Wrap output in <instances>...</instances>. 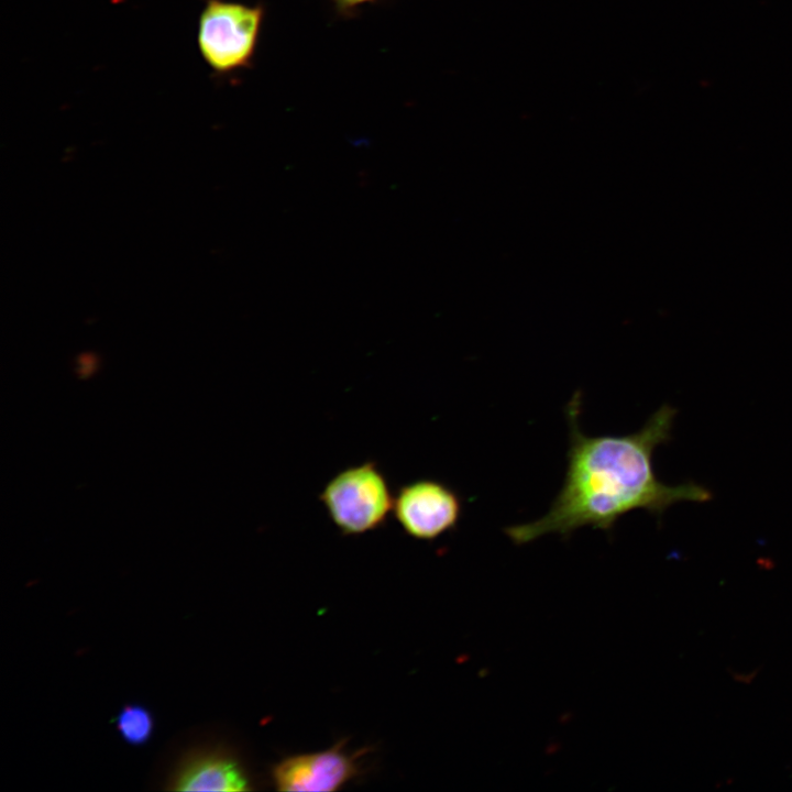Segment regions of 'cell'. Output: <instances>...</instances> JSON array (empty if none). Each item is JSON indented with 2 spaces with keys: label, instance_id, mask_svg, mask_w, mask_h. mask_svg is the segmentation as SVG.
<instances>
[{
  "label": "cell",
  "instance_id": "obj_5",
  "mask_svg": "<svg viewBox=\"0 0 792 792\" xmlns=\"http://www.w3.org/2000/svg\"><path fill=\"white\" fill-rule=\"evenodd\" d=\"M362 755L349 752L345 740H340L326 750L280 759L270 777L278 791H334L360 776Z\"/></svg>",
  "mask_w": 792,
  "mask_h": 792
},
{
  "label": "cell",
  "instance_id": "obj_8",
  "mask_svg": "<svg viewBox=\"0 0 792 792\" xmlns=\"http://www.w3.org/2000/svg\"><path fill=\"white\" fill-rule=\"evenodd\" d=\"M340 9L349 10L375 0H333Z\"/></svg>",
  "mask_w": 792,
  "mask_h": 792
},
{
  "label": "cell",
  "instance_id": "obj_3",
  "mask_svg": "<svg viewBox=\"0 0 792 792\" xmlns=\"http://www.w3.org/2000/svg\"><path fill=\"white\" fill-rule=\"evenodd\" d=\"M319 499L344 536L380 528L393 513L394 495L377 464L366 461L346 468L327 482Z\"/></svg>",
  "mask_w": 792,
  "mask_h": 792
},
{
  "label": "cell",
  "instance_id": "obj_4",
  "mask_svg": "<svg viewBox=\"0 0 792 792\" xmlns=\"http://www.w3.org/2000/svg\"><path fill=\"white\" fill-rule=\"evenodd\" d=\"M393 514L408 536L433 540L457 527L462 499L449 485L421 479L399 487L394 496Z\"/></svg>",
  "mask_w": 792,
  "mask_h": 792
},
{
  "label": "cell",
  "instance_id": "obj_7",
  "mask_svg": "<svg viewBox=\"0 0 792 792\" xmlns=\"http://www.w3.org/2000/svg\"><path fill=\"white\" fill-rule=\"evenodd\" d=\"M114 722L123 740L133 746L144 745L153 734V716L147 708L140 704L123 706Z\"/></svg>",
  "mask_w": 792,
  "mask_h": 792
},
{
  "label": "cell",
  "instance_id": "obj_1",
  "mask_svg": "<svg viewBox=\"0 0 792 792\" xmlns=\"http://www.w3.org/2000/svg\"><path fill=\"white\" fill-rule=\"evenodd\" d=\"M565 413L570 446L562 487L542 517L504 529L515 544L550 534L568 538L585 526L609 531L624 515L636 509L661 517L676 503L712 499L711 491L703 485L694 482L669 485L654 472L653 452L671 438L674 407L662 405L641 429L624 436L584 435L579 422V391Z\"/></svg>",
  "mask_w": 792,
  "mask_h": 792
},
{
  "label": "cell",
  "instance_id": "obj_2",
  "mask_svg": "<svg viewBox=\"0 0 792 792\" xmlns=\"http://www.w3.org/2000/svg\"><path fill=\"white\" fill-rule=\"evenodd\" d=\"M264 8L232 0H205L197 20L199 55L213 76L248 68L254 58Z\"/></svg>",
  "mask_w": 792,
  "mask_h": 792
},
{
  "label": "cell",
  "instance_id": "obj_6",
  "mask_svg": "<svg viewBox=\"0 0 792 792\" xmlns=\"http://www.w3.org/2000/svg\"><path fill=\"white\" fill-rule=\"evenodd\" d=\"M176 791H245L251 781L240 762L221 751H207L186 759L170 781Z\"/></svg>",
  "mask_w": 792,
  "mask_h": 792
}]
</instances>
